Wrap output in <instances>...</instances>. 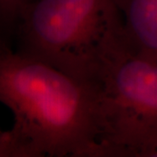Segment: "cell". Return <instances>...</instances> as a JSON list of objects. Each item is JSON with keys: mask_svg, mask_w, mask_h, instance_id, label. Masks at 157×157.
I'll return each mask as SVG.
<instances>
[{"mask_svg": "<svg viewBox=\"0 0 157 157\" xmlns=\"http://www.w3.org/2000/svg\"><path fill=\"white\" fill-rule=\"evenodd\" d=\"M13 49L98 86L130 50L115 0H33L15 31Z\"/></svg>", "mask_w": 157, "mask_h": 157, "instance_id": "obj_2", "label": "cell"}, {"mask_svg": "<svg viewBox=\"0 0 157 157\" xmlns=\"http://www.w3.org/2000/svg\"><path fill=\"white\" fill-rule=\"evenodd\" d=\"M3 45H7V44H6V42H4V41H3L2 39H0V46H2Z\"/></svg>", "mask_w": 157, "mask_h": 157, "instance_id": "obj_8", "label": "cell"}, {"mask_svg": "<svg viewBox=\"0 0 157 157\" xmlns=\"http://www.w3.org/2000/svg\"><path fill=\"white\" fill-rule=\"evenodd\" d=\"M98 87L102 135L97 157H122L157 127V56L128 50L107 69Z\"/></svg>", "mask_w": 157, "mask_h": 157, "instance_id": "obj_3", "label": "cell"}, {"mask_svg": "<svg viewBox=\"0 0 157 157\" xmlns=\"http://www.w3.org/2000/svg\"><path fill=\"white\" fill-rule=\"evenodd\" d=\"M132 52L157 56V0H115Z\"/></svg>", "mask_w": 157, "mask_h": 157, "instance_id": "obj_4", "label": "cell"}, {"mask_svg": "<svg viewBox=\"0 0 157 157\" xmlns=\"http://www.w3.org/2000/svg\"><path fill=\"white\" fill-rule=\"evenodd\" d=\"M0 102L27 157H97L100 91L50 65L0 46Z\"/></svg>", "mask_w": 157, "mask_h": 157, "instance_id": "obj_1", "label": "cell"}, {"mask_svg": "<svg viewBox=\"0 0 157 157\" xmlns=\"http://www.w3.org/2000/svg\"><path fill=\"white\" fill-rule=\"evenodd\" d=\"M122 157H157V127L128 147Z\"/></svg>", "mask_w": 157, "mask_h": 157, "instance_id": "obj_6", "label": "cell"}, {"mask_svg": "<svg viewBox=\"0 0 157 157\" xmlns=\"http://www.w3.org/2000/svg\"><path fill=\"white\" fill-rule=\"evenodd\" d=\"M0 157H27L25 148L10 130H0Z\"/></svg>", "mask_w": 157, "mask_h": 157, "instance_id": "obj_7", "label": "cell"}, {"mask_svg": "<svg viewBox=\"0 0 157 157\" xmlns=\"http://www.w3.org/2000/svg\"><path fill=\"white\" fill-rule=\"evenodd\" d=\"M33 0H0V39L12 47L18 19Z\"/></svg>", "mask_w": 157, "mask_h": 157, "instance_id": "obj_5", "label": "cell"}]
</instances>
